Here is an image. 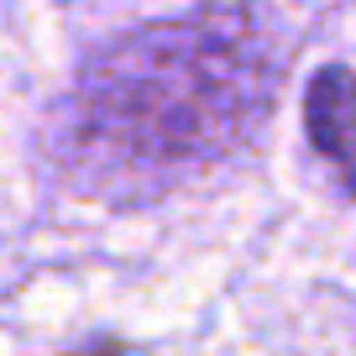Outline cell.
Wrapping results in <instances>:
<instances>
[{"instance_id": "6da1fadb", "label": "cell", "mask_w": 356, "mask_h": 356, "mask_svg": "<svg viewBox=\"0 0 356 356\" xmlns=\"http://www.w3.org/2000/svg\"><path fill=\"white\" fill-rule=\"evenodd\" d=\"M283 79L278 22L204 6L89 58L63 105V173L79 194L157 200L252 142Z\"/></svg>"}, {"instance_id": "7a4b0ae2", "label": "cell", "mask_w": 356, "mask_h": 356, "mask_svg": "<svg viewBox=\"0 0 356 356\" xmlns=\"http://www.w3.org/2000/svg\"><path fill=\"white\" fill-rule=\"evenodd\" d=\"M304 121H309V142L320 157L341 173V184L356 194V74L341 63L320 68L304 100Z\"/></svg>"}]
</instances>
